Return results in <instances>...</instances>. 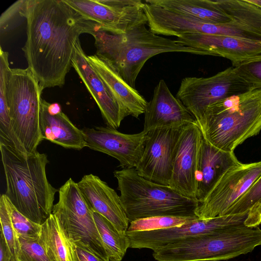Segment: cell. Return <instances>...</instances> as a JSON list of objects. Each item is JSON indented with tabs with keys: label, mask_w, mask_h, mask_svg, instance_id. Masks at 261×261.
<instances>
[{
	"label": "cell",
	"mask_w": 261,
	"mask_h": 261,
	"mask_svg": "<svg viewBox=\"0 0 261 261\" xmlns=\"http://www.w3.org/2000/svg\"><path fill=\"white\" fill-rule=\"evenodd\" d=\"M233 152L219 149L202 138L196 174L197 200L202 201L223 174L241 163Z\"/></svg>",
	"instance_id": "cell-20"
},
{
	"label": "cell",
	"mask_w": 261,
	"mask_h": 261,
	"mask_svg": "<svg viewBox=\"0 0 261 261\" xmlns=\"http://www.w3.org/2000/svg\"><path fill=\"white\" fill-rule=\"evenodd\" d=\"M248 213L206 219L197 217L178 226L146 231H126V234L130 248H146L154 251L189 238L245 225Z\"/></svg>",
	"instance_id": "cell-11"
},
{
	"label": "cell",
	"mask_w": 261,
	"mask_h": 261,
	"mask_svg": "<svg viewBox=\"0 0 261 261\" xmlns=\"http://www.w3.org/2000/svg\"><path fill=\"white\" fill-rule=\"evenodd\" d=\"M85 18L114 34H123L147 24L141 0H64Z\"/></svg>",
	"instance_id": "cell-10"
},
{
	"label": "cell",
	"mask_w": 261,
	"mask_h": 261,
	"mask_svg": "<svg viewBox=\"0 0 261 261\" xmlns=\"http://www.w3.org/2000/svg\"><path fill=\"white\" fill-rule=\"evenodd\" d=\"M58 192L59 200L54 204L52 213L58 218L68 237L73 243H81L101 256L108 257L94 221L93 212L77 184L69 178Z\"/></svg>",
	"instance_id": "cell-8"
},
{
	"label": "cell",
	"mask_w": 261,
	"mask_h": 261,
	"mask_svg": "<svg viewBox=\"0 0 261 261\" xmlns=\"http://www.w3.org/2000/svg\"><path fill=\"white\" fill-rule=\"evenodd\" d=\"M48 111L51 114H58L62 112L61 106L58 103L47 104Z\"/></svg>",
	"instance_id": "cell-36"
},
{
	"label": "cell",
	"mask_w": 261,
	"mask_h": 261,
	"mask_svg": "<svg viewBox=\"0 0 261 261\" xmlns=\"http://www.w3.org/2000/svg\"><path fill=\"white\" fill-rule=\"evenodd\" d=\"M47 104L41 98L40 128L42 140H47L66 148L81 150L86 147L82 129L76 127L62 111L50 114Z\"/></svg>",
	"instance_id": "cell-22"
},
{
	"label": "cell",
	"mask_w": 261,
	"mask_h": 261,
	"mask_svg": "<svg viewBox=\"0 0 261 261\" xmlns=\"http://www.w3.org/2000/svg\"><path fill=\"white\" fill-rule=\"evenodd\" d=\"M72 67L94 99L108 126L118 128L127 115L89 63L79 39L74 47Z\"/></svg>",
	"instance_id": "cell-17"
},
{
	"label": "cell",
	"mask_w": 261,
	"mask_h": 261,
	"mask_svg": "<svg viewBox=\"0 0 261 261\" xmlns=\"http://www.w3.org/2000/svg\"><path fill=\"white\" fill-rule=\"evenodd\" d=\"M197 217L155 216L139 219L130 222L126 231H146L178 226Z\"/></svg>",
	"instance_id": "cell-27"
},
{
	"label": "cell",
	"mask_w": 261,
	"mask_h": 261,
	"mask_svg": "<svg viewBox=\"0 0 261 261\" xmlns=\"http://www.w3.org/2000/svg\"><path fill=\"white\" fill-rule=\"evenodd\" d=\"M19 15L27 19L22 50L28 68L43 89L61 87L72 67L79 36L92 35L101 26L84 17L64 0L24 1Z\"/></svg>",
	"instance_id": "cell-1"
},
{
	"label": "cell",
	"mask_w": 261,
	"mask_h": 261,
	"mask_svg": "<svg viewBox=\"0 0 261 261\" xmlns=\"http://www.w3.org/2000/svg\"><path fill=\"white\" fill-rule=\"evenodd\" d=\"M86 147L117 159L123 168H135L145 146L147 133L126 134L109 126L82 129Z\"/></svg>",
	"instance_id": "cell-15"
},
{
	"label": "cell",
	"mask_w": 261,
	"mask_h": 261,
	"mask_svg": "<svg viewBox=\"0 0 261 261\" xmlns=\"http://www.w3.org/2000/svg\"><path fill=\"white\" fill-rule=\"evenodd\" d=\"M77 184L93 212L105 217L120 232H126L129 222L120 196L114 189L92 174L84 175Z\"/></svg>",
	"instance_id": "cell-19"
},
{
	"label": "cell",
	"mask_w": 261,
	"mask_h": 261,
	"mask_svg": "<svg viewBox=\"0 0 261 261\" xmlns=\"http://www.w3.org/2000/svg\"><path fill=\"white\" fill-rule=\"evenodd\" d=\"M261 245V229L246 225L189 238L153 251L157 261H218L252 252Z\"/></svg>",
	"instance_id": "cell-6"
},
{
	"label": "cell",
	"mask_w": 261,
	"mask_h": 261,
	"mask_svg": "<svg viewBox=\"0 0 261 261\" xmlns=\"http://www.w3.org/2000/svg\"><path fill=\"white\" fill-rule=\"evenodd\" d=\"M5 176V195L14 207L31 221L42 224L52 213L55 195L59 191L49 182L45 153L37 150L24 153L0 144Z\"/></svg>",
	"instance_id": "cell-2"
},
{
	"label": "cell",
	"mask_w": 261,
	"mask_h": 261,
	"mask_svg": "<svg viewBox=\"0 0 261 261\" xmlns=\"http://www.w3.org/2000/svg\"><path fill=\"white\" fill-rule=\"evenodd\" d=\"M202 138L196 121L183 127L175 152L169 186L181 195L196 200V174Z\"/></svg>",
	"instance_id": "cell-14"
},
{
	"label": "cell",
	"mask_w": 261,
	"mask_h": 261,
	"mask_svg": "<svg viewBox=\"0 0 261 261\" xmlns=\"http://www.w3.org/2000/svg\"><path fill=\"white\" fill-rule=\"evenodd\" d=\"M177 41L204 51L209 56L226 58L233 67L261 54V42L235 36L191 34L182 35Z\"/></svg>",
	"instance_id": "cell-18"
},
{
	"label": "cell",
	"mask_w": 261,
	"mask_h": 261,
	"mask_svg": "<svg viewBox=\"0 0 261 261\" xmlns=\"http://www.w3.org/2000/svg\"><path fill=\"white\" fill-rule=\"evenodd\" d=\"M249 3L254 5L261 9V0H247Z\"/></svg>",
	"instance_id": "cell-37"
},
{
	"label": "cell",
	"mask_w": 261,
	"mask_h": 261,
	"mask_svg": "<svg viewBox=\"0 0 261 261\" xmlns=\"http://www.w3.org/2000/svg\"><path fill=\"white\" fill-rule=\"evenodd\" d=\"M261 175V161L240 164L227 170L204 199L196 215L200 219L223 216Z\"/></svg>",
	"instance_id": "cell-12"
},
{
	"label": "cell",
	"mask_w": 261,
	"mask_h": 261,
	"mask_svg": "<svg viewBox=\"0 0 261 261\" xmlns=\"http://www.w3.org/2000/svg\"><path fill=\"white\" fill-rule=\"evenodd\" d=\"M145 3L208 23L224 24L231 21L216 1L146 0Z\"/></svg>",
	"instance_id": "cell-23"
},
{
	"label": "cell",
	"mask_w": 261,
	"mask_h": 261,
	"mask_svg": "<svg viewBox=\"0 0 261 261\" xmlns=\"http://www.w3.org/2000/svg\"><path fill=\"white\" fill-rule=\"evenodd\" d=\"M13 258L12 252L9 247L3 234L0 235V261H12Z\"/></svg>",
	"instance_id": "cell-35"
},
{
	"label": "cell",
	"mask_w": 261,
	"mask_h": 261,
	"mask_svg": "<svg viewBox=\"0 0 261 261\" xmlns=\"http://www.w3.org/2000/svg\"><path fill=\"white\" fill-rule=\"evenodd\" d=\"M94 221L101 240L110 261H121L129 242L126 232L118 231L113 224L102 215L93 212Z\"/></svg>",
	"instance_id": "cell-25"
},
{
	"label": "cell",
	"mask_w": 261,
	"mask_h": 261,
	"mask_svg": "<svg viewBox=\"0 0 261 261\" xmlns=\"http://www.w3.org/2000/svg\"><path fill=\"white\" fill-rule=\"evenodd\" d=\"M182 128H162L147 133L143 154L135 169L151 181L169 186L177 144Z\"/></svg>",
	"instance_id": "cell-13"
},
{
	"label": "cell",
	"mask_w": 261,
	"mask_h": 261,
	"mask_svg": "<svg viewBox=\"0 0 261 261\" xmlns=\"http://www.w3.org/2000/svg\"><path fill=\"white\" fill-rule=\"evenodd\" d=\"M144 114L143 131L146 133L162 128H182L196 121L182 102L173 96L163 80L154 88Z\"/></svg>",
	"instance_id": "cell-16"
},
{
	"label": "cell",
	"mask_w": 261,
	"mask_h": 261,
	"mask_svg": "<svg viewBox=\"0 0 261 261\" xmlns=\"http://www.w3.org/2000/svg\"><path fill=\"white\" fill-rule=\"evenodd\" d=\"M24 1H18L11 6L1 16V30H5L8 26V23L17 14H19L20 9Z\"/></svg>",
	"instance_id": "cell-34"
},
{
	"label": "cell",
	"mask_w": 261,
	"mask_h": 261,
	"mask_svg": "<svg viewBox=\"0 0 261 261\" xmlns=\"http://www.w3.org/2000/svg\"><path fill=\"white\" fill-rule=\"evenodd\" d=\"M19 248L16 261H54L48 253L40 236L18 237Z\"/></svg>",
	"instance_id": "cell-28"
},
{
	"label": "cell",
	"mask_w": 261,
	"mask_h": 261,
	"mask_svg": "<svg viewBox=\"0 0 261 261\" xmlns=\"http://www.w3.org/2000/svg\"><path fill=\"white\" fill-rule=\"evenodd\" d=\"M252 89L235 67L231 66L207 77L184 78L176 97L197 120L212 105Z\"/></svg>",
	"instance_id": "cell-9"
},
{
	"label": "cell",
	"mask_w": 261,
	"mask_h": 261,
	"mask_svg": "<svg viewBox=\"0 0 261 261\" xmlns=\"http://www.w3.org/2000/svg\"><path fill=\"white\" fill-rule=\"evenodd\" d=\"M261 203V175L251 187L223 214H242L249 212L255 205Z\"/></svg>",
	"instance_id": "cell-30"
},
{
	"label": "cell",
	"mask_w": 261,
	"mask_h": 261,
	"mask_svg": "<svg viewBox=\"0 0 261 261\" xmlns=\"http://www.w3.org/2000/svg\"><path fill=\"white\" fill-rule=\"evenodd\" d=\"M234 67L253 89H261V54L244 61Z\"/></svg>",
	"instance_id": "cell-32"
},
{
	"label": "cell",
	"mask_w": 261,
	"mask_h": 261,
	"mask_svg": "<svg viewBox=\"0 0 261 261\" xmlns=\"http://www.w3.org/2000/svg\"><path fill=\"white\" fill-rule=\"evenodd\" d=\"M196 122L204 139L228 152L261 131V89L228 97L210 106Z\"/></svg>",
	"instance_id": "cell-4"
},
{
	"label": "cell",
	"mask_w": 261,
	"mask_h": 261,
	"mask_svg": "<svg viewBox=\"0 0 261 261\" xmlns=\"http://www.w3.org/2000/svg\"><path fill=\"white\" fill-rule=\"evenodd\" d=\"M89 63L124 110L127 115L136 118L144 114L148 102L136 90L130 87L104 61L96 55L88 56Z\"/></svg>",
	"instance_id": "cell-21"
},
{
	"label": "cell",
	"mask_w": 261,
	"mask_h": 261,
	"mask_svg": "<svg viewBox=\"0 0 261 261\" xmlns=\"http://www.w3.org/2000/svg\"><path fill=\"white\" fill-rule=\"evenodd\" d=\"M5 195V194H4ZM7 207L17 237H39L41 224L35 223L20 213L5 195Z\"/></svg>",
	"instance_id": "cell-29"
},
{
	"label": "cell",
	"mask_w": 261,
	"mask_h": 261,
	"mask_svg": "<svg viewBox=\"0 0 261 261\" xmlns=\"http://www.w3.org/2000/svg\"><path fill=\"white\" fill-rule=\"evenodd\" d=\"M120 198L129 222L155 216L194 217L199 202L170 186L148 180L135 168L115 170Z\"/></svg>",
	"instance_id": "cell-5"
},
{
	"label": "cell",
	"mask_w": 261,
	"mask_h": 261,
	"mask_svg": "<svg viewBox=\"0 0 261 261\" xmlns=\"http://www.w3.org/2000/svg\"><path fill=\"white\" fill-rule=\"evenodd\" d=\"M40 238L54 261H80L75 245L53 213L41 224Z\"/></svg>",
	"instance_id": "cell-24"
},
{
	"label": "cell",
	"mask_w": 261,
	"mask_h": 261,
	"mask_svg": "<svg viewBox=\"0 0 261 261\" xmlns=\"http://www.w3.org/2000/svg\"><path fill=\"white\" fill-rule=\"evenodd\" d=\"M12 261H16V260H13Z\"/></svg>",
	"instance_id": "cell-38"
},
{
	"label": "cell",
	"mask_w": 261,
	"mask_h": 261,
	"mask_svg": "<svg viewBox=\"0 0 261 261\" xmlns=\"http://www.w3.org/2000/svg\"><path fill=\"white\" fill-rule=\"evenodd\" d=\"M92 35L95 39L96 55L134 89L140 71L147 61L154 56L172 52L209 56L177 40L160 36L147 29L146 24L123 34H112L99 28Z\"/></svg>",
	"instance_id": "cell-3"
},
{
	"label": "cell",
	"mask_w": 261,
	"mask_h": 261,
	"mask_svg": "<svg viewBox=\"0 0 261 261\" xmlns=\"http://www.w3.org/2000/svg\"><path fill=\"white\" fill-rule=\"evenodd\" d=\"M43 90L28 67L11 69L8 104L11 127L25 153L37 151L42 141L40 116Z\"/></svg>",
	"instance_id": "cell-7"
},
{
	"label": "cell",
	"mask_w": 261,
	"mask_h": 261,
	"mask_svg": "<svg viewBox=\"0 0 261 261\" xmlns=\"http://www.w3.org/2000/svg\"><path fill=\"white\" fill-rule=\"evenodd\" d=\"M80 261H110L108 257H105L94 252L91 249L81 243H74Z\"/></svg>",
	"instance_id": "cell-33"
},
{
	"label": "cell",
	"mask_w": 261,
	"mask_h": 261,
	"mask_svg": "<svg viewBox=\"0 0 261 261\" xmlns=\"http://www.w3.org/2000/svg\"><path fill=\"white\" fill-rule=\"evenodd\" d=\"M231 19L261 37V9L247 0H216Z\"/></svg>",
	"instance_id": "cell-26"
},
{
	"label": "cell",
	"mask_w": 261,
	"mask_h": 261,
	"mask_svg": "<svg viewBox=\"0 0 261 261\" xmlns=\"http://www.w3.org/2000/svg\"><path fill=\"white\" fill-rule=\"evenodd\" d=\"M0 222L1 233L3 234L12 252L13 258L15 260L19 248L18 238L7 207L4 194H2L0 198Z\"/></svg>",
	"instance_id": "cell-31"
}]
</instances>
